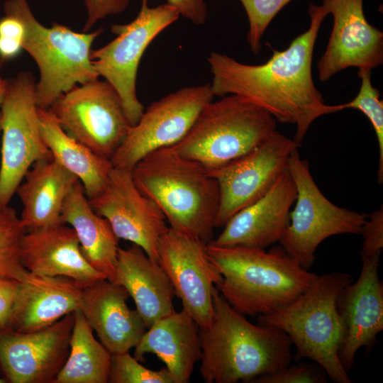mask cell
Returning <instances> with one entry per match:
<instances>
[{
    "mask_svg": "<svg viewBox=\"0 0 383 383\" xmlns=\"http://www.w3.org/2000/svg\"><path fill=\"white\" fill-rule=\"evenodd\" d=\"M249 22L248 43L254 55L262 49L264 33L275 16L292 0H240Z\"/></svg>",
    "mask_w": 383,
    "mask_h": 383,
    "instance_id": "1f68e13d",
    "label": "cell"
},
{
    "mask_svg": "<svg viewBox=\"0 0 383 383\" xmlns=\"http://www.w3.org/2000/svg\"><path fill=\"white\" fill-rule=\"evenodd\" d=\"M353 281L345 272L318 275L296 299L276 311L257 316V323L284 332L296 348L295 358H309L319 365L335 383H351L338 356L343 325L338 299Z\"/></svg>",
    "mask_w": 383,
    "mask_h": 383,
    "instance_id": "5b68a950",
    "label": "cell"
},
{
    "mask_svg": "<svg viewBox=\"0 0 383 383\" xmlns=\"http://www.w3.org/2000/svg\"><path fill=\"white\" fill-rule=\"evenodd\" d=\"M129 2L130 0H84L87 17L82 32H89L99 20L123 12Z\"/></svg>",
    "mask_w": 383,
    "mask_h": 383,
    "instance_id": "d590c367",
    "label": "cell"
},
{
    "mask_svg": "<svg viewBox=\"0 0 383 383\" xmlns=\"http://www.w3.org/2000/svg\"><path fill=\"white\" fill-rule=\"evenodd\" d=\"M206 244L170 227L159 242L158 262L182 301V309L200 329L212 321L213 294L222 279L209 258Z\"/></svg>",
    "mask_w": 383,
    "mask_h": 383,
    "instance_id": "5bb4252c",
    "label": "cell"
},
{
    "mask_svg": "<svg viewBox=\"0 0 383 383\" xmlns=\"http://www.w3.org/2000/svg\"><path fill=\"white\" fill-rule=\"evenodd\" d=\"M333 16L328 45L317 63L318 78L326 82L348 67L371 70L383 63V33L367 21L363 0H323Z\"/></svg>",
    "mask_w": 383,
    "mask_h": 383,
    "instance_id": "e0dca14e",
    "label": "cell"
},
{
    "mask_svg": "<svg viewBox=\"0 0 383 383\" xmlns=\"http://www.w3.org/2000/svg\"><path fill=\"white\" fill-rule=\"evenodd\" d=\"M167 4L196 26L203 25L206 21L208 11L204 0H167Z\"/></svg>",
    "mask_w": 383,
    "mask_h": 383,
    "instance_id": "74e56055",
    "label": "cell"
},
{
    "mask_svg": "<svg viewBox=\"0 0 383 383\" xmlns=\"http://www.w3.org/2000/svg\"><path fill=\"white\" fill-rule=\"evenodd\" d=\"M61 220L62 223L74 229L87 261L111 282L117 262L119 239L108 220L93 209L79 180L65 200Z\"/></svg>",
    "mask_w": 383,
    "mask_h": 383,
    "instance_id": "484cf974",
    "label": "cell"
},
{
    "mask_svg": "<svg viewBox=\"0 0 383 383\" xmlns=\"http://www.w3.org/2000/svg\"><path fill=\"white\" fill-rule=\"evenodd\" d=\"M213 96L206 83L181 88L151 103L111 157L113 167L131 170L150 152L177 143Z\"/></svg>",
    "mask_w": 383,
    "mask_h": 383,
    "instance_id": "7c38bea8",
    "label": "cell"
},
{
    "mask_svg": "<svg viewBox=\"0 0 383 383\" xmlns=\"http://www.w3.org/2000/svg\"><path fill=\"white\" fill-rule=\"evenodd\" d=\"M128 296L123 287L107 279L83 289L79 310L111 354L130 351L147 329L137 310L127 305Z\"/></svg>",
    "mask_w": 383,
    "mask_h": 383,
    "instance_id": "44dd1931",
    "label": "cell"
},
{
    "mask_svg": "<svg viewBox=\"0 0 383 383\" xmlns=\"http://www.w3.org/2000/svg\"><path fill=\"white\" fill-rule=\"evenodd\" d=\"M300 145L275 130L243 156L221 167L207 170L219 189L215 227H223L238 211L267 193L287 170L292 152Z\"/></svg>",
    "mask_w": 383,
    "mask_h": 383,
    "instance_id": "4fadbf2b",
    "label": "cell"
},
{
    "mask_svg": "<svg viewBox=\"0 0 383 383\" xmlns=\"http://www.w3.org/2000/svg\"><path fill=\"white\" fill-rule=\"evenodd\" d=\"M48 109L68 135L109 159L131 127L118 93L105 79L74 86Z\"/></svg>",
    "mask_w": 383,
    "mask_h": 383,
    "instance_id": "8fae6325",
    "label": "cell"
},
{
    "mask_svg": "<svg viewBox=\"0 0 383 383\" xmlns=\"http://www.w3.org/2000/svg\"><path fill=\"white\" fill-rule=\"evenodd\" d=\"M361 257L380 256L383 248V209L374 211L367 216L362 226Z\"/></svg>",
    "mask_w": 383,
    "mask_h": 383,
    "instance_id": "e575fe53",
    "label": "cell"
},
{
    "mask_svg": "<svg viewBox=\"0 0 383 383\" xmlns=\"http://www.w3.org/2000/svg\"><path fill=\"white\" fill-rule=\"evenodd\" d=\"M145 331L135 347L139 361L152 353L165 364L174 383L190 382L195 364L200 360V328L183 309L157 319Z\"/></svg>",
    "mask_w": 383,
    "mask_h": 383,
    "instance_id": "603a6c76",
    "label": "cell"
},
{
    "mask_svg": "<svg viewBox=\"0 0 383 383\" xmlns=\"http://www.w3.org/2000/svg\"><path fill=\"white\" fill-rule=\"evenodd\" d=\"M179 17L178 11L167 3L150 7L148 0H142L135 18L127 24L112 25L111 30L116 37L91 52L95 70L118 93L131 126L145 110L136 91L140 60L152 41Z\"/></svg>",
    "mask_w": 383,
    "mask_h": 383,
    "instance_id": "9c48e42d",
    "label": "cell"
},
{
    "mask_svg": "<svg viewBox=\"0 0 383 383\" xmlns=\"http://www.w3.org/2000/svg\"><path fill=\"white\" fill-rule=\"evenodd\" d=\"M4 382H6V381L4 379L0 377V383H4Z\"/></svg>",
    "mask_w": 383,
    "mask_h": 383,
    "instance_id": "ab89813d",
    "label": "cell"
},
{
    "mask_svg": "<svg viewBox=\"0 0 383 383\" xmlns=\"http://www.w3.org/2000/svg\"><path fill=\"white\" fill-rule=\"evenodd\" d=\"M109 382L174 383L166 367L160 370L145 367L129 351L111 354Z\"/></svg>",
    "mask_w": 383,
    "mask_h": 383,
    "instance_id": "4dcf8cb0",
    "label": "cell"
},
{
    "mask_svg": "<svg viewBox=\"0 0 383 383\" xmlns=\"http://www.w3.org/2000/svg\"><path fill=\"white\" fill-rule=\"evenodd\" d=\"M111 360L81 311H75L69 354L55 383H107Z\"/></svg>",
    "mask_w": 383,
    "mask_h": 383,
    "instance_id": "83f0119b",
    "label": "cell"
},
{
    "mask_svg": "<svg viewBox=\"0 0 383 383\" xmlns=\"http://www.w3.org/2000/svg\"><path fill=\"white\" fill-rule=\"evenodd\" d=\"M111 282L123 287L132 297L147 328L173 311L174 290L159 264L139 246L119 248Z\"/></svg>",
    "mask_w": 383,
    "mask_h": 383,
    "instance_id": "cb8c5ba5",
    "label": "cell"
},
{
    "mask_svg": "<svg viewBox=\"0 0 383 383\" xmlns=\"http://www.w3.org/2000/svg\"><path fill=\"white\" fill-rule=\"evenodd\" d=\"M25 28L15 16L4 13L0 18V64L17 57L23 50Z\"/></svg>",
    "mask_w": 383,
    "mask_h": 383,
    "instance_id": "836d02e7",
    "label": "cell"
},
{
    "mask_svg": "<svg viewBox=\"0 0 383 383\" xmlns=\"http://www.w3.org/2000/svg\"><path fill=\"white\" fill-rule=\"evenodd\" d=\"M267 111L237 95L210 101L186 135L170 146L206 170L221 167L243 156L276 130Z\"/></svg>",
    "mask_w": 383,
    "mask_h": 383,
    "instance_id": "52a82bcc",
    "label": "cell"
},
{
    "mask_svg": "<svg viewBox=\"0 0 383 383\" xmlns=\"http://www.w3.org/2000/svg\"><path fill=\"white\" fill-rule=\"evenodd\" d=\"M89 201L118 239L139 246L158 262L159 242L169 226L159 206L135 186L131 170L113 167L103 190Z\"/></svg>",
    "mask_w": 383,
    "mask_h": 383,
    "instance_id": "9a60e30c",
    "label": "cell"
},
{
    "mask_svg": "<svg viewBox=\"0 0 383 383\" xmlns=\"http://www.w3.org/2000/svg\"><path fill=\"white\" fill-rule=\"evenodd\" d=\"M288 171L296 189L294 209L279 243L301 267L309 270L315 252L326 238L340 234H360L367 216L340 207L321 192L310 172L309 163L294 150Z\"/></svg>",
    "mask_w": 383,
    "mask_h": 383,
    "instance_id": "ba28073f",
    "label": "cell"
},
{
    "mask_svg": "<svg viewBox=\"0 0 383 383\" xmlns=\"http://www.w3.org/2000/svg\"><path fill=\"white\" fill-rule=\"evenodd\" d=\"M74 312L32 332L0 330V365L11 383H55L69 354Z\"/></svg>",
    "mask_w": 383,
    "mask_h": 383,
    "instance_id": "2e32d148",
    "label": "cell"
},
{
    "mask_svg": "<svg viewBox=\"0 0 383 383\" xmlns=\"http://www.w3.org/2000/svg\"><path fill=\"white\" fill-rule=\"evenodd\" d=\"M131 174L140 192L159 206L170 228L206 243L211 240L219 189L204 166L166 147L145 155Z\"/></svg>",
    "mask_w": 383,
    "mask_h": 383,
    "instance_id": "277c9868",
    "label": "cell"
},
{
    "mask_svg": "<svg viewBox=\"0 0 383 383\" xmlns=\"http://www.w3.org/2000/svg\"><path fill=\"white\" fill-rule=\"evenodd\" d=\"M38 118L42 138L52 158L77 177L89 199L97 196L113 168L110 159L68 135L49 109L38 107Z\"/></svg>",
    "mask_w": 383,
    "mask_h": 383,
    "instance_id": "4316f807",
    "label": "cell"
},
{
    "mask_svg": "<svg viewBox=\"0 0 383 383\" xmlns=\"http://www.w3.org/2000/svg\"><path fill=\"white\" fill-rule=\"evenodd\" d=\"M20 260L30 273L65 277L83 289L106 279L87 261L74 229L66 223L26 231L21 242Z\"/></svg>",
    "mask_w": 383,
    "mask_h": 383,
    "instance_id": "ffe728a7",
    "label": "cell"
},
{
    "mask_svg": "<svg viewBox=\"0 0 383 383\" xmlns=\"http://www.w3.org/2000/svg\"><path fill=\"white\" fill-rule=\"evenodd\" d=\"M7 87V80L0 77V106L4 101Z\"/></svg>",
    "mask_w": 383,
    "mask_h": 383,
    "instance_id": "f35d334b",
    "label": "cell"
},
{
    "mask_svg": "<svg viewBox=\"0 0 383 383\" xmlns=\"http://www.w3.org/2000/svg\"><path fill=\"white\" fill-rule=\"evenodd\" d=\"M357 76L361 79L360 90L350 101L335 105L336 111L345 109H355L364 113L374 131L379 147L377 180L383 182V103L380 94L371 82V70H358Z\"/></svg>",
    "mask_w": 383,
    "mask_h": 383,
    "instance_id": "f546056e",
    "label": "cell"
},
{
    "mask_svg": "<svg viewBox=\"0 0 383 383\" xmlns=\"http://www.w3.org/2000/svg\"><path fill=\"white\" fill-rule=\"evenodd\" d=\"M3 8L4 13L16 16L24 26L23 50L33 57L40 71L35 89L39 108L48 109L74 86L99 79L90 55L101 28L77 33L56 23L46 27L35 17L28 0H6Z\"/></svg>",
    "mask_w": 383,
    "mask_h": 383,
    "instance_id": "8992f818",
    "label": "cell"
},
{
    "mask_svg": "<svg viewBox=\"0 0 383 383\" xmlns=\"http://www.w3.org/2000/svg\"><path fill=\"white\" fill-rule=\"evenodd\" d=\"M20 282L11 277L0 276V330L8 328Z\"/></svg>",
    "mask_w": 383,
    "mask_h": 383,
    "instance_id": "8d00e7d4",
    "label": "cell"
},
{
    "mask_svg": "<svg viewBox=\"0 0 383 383\" xmlns=\"http://www.w3.org/2000/svg\"><path fill=\"white\" fill-rule=\"evenodd\" d=\"M83 288L65 277L28 273L20 282L8 328L32 332L48 327L79 310Z\"/></svg>",
    "mask_w": 383,
    "mask_h": 383,
    "instance_id": "7402d4cb",
    "label": "cell"
},
{
    "mask_svg": "<svg viewBox=\"0 0 383 383\" xmlns=\"http://www.w3.org/2000/svg\"><path fill=\"white\" fill-rule=\"evenodd\" d=\"M26 231L13 208H0V276L22 282L28 274L20 260L21 242Z\"/></svg>",
    "mask_w": 383,
    "mask_h": 383,
    "instance_id": "f1b7e54d",
    "label": "cell"
},
{
    "mask_svg": "<svg viewBox=\"0 0 383 383\" xmlns=\"http://www.w3.org/2000/svg\"><path fill=\"white\" fill-rule=\"evenodd\" d=\"M327 374L317 363L290 365L272 374L254 379L250 383H325Z\"/></svg>",
    "mask_w": 383,
    "mask_h": 383,
    "instance_id": "d6a6232c",
    "label": "cell"
},
{
    "mask_svg": "<svg viewBox=\"0 0 383 383\" xmlns=\"http://www.w3.org/2000/svg\"><path fill=\"white\" fill-rule=\"evenodd\" d=\"M296 196L288 169L260 199L235 213L211 241L220 246L265 248L279 241Z\"/></svg>",
    "mask_w": 383,
    "mask_h": 383,
    "instance_id": "d6986e66",
    "label": "cell"
},
{
    "mask_svg": "<svg viewBox=\"0 0 383 383\" xmlns=\"http://www.w3.org/2000/svg\"><path fill=\"white\" fill-rule=\"evenodd\" d=\"M358 279L346 286L337 306L343 325L339 360L348 372L362 347L370 348L383 330V284L378 271L380 256L361 257Z\"/></svg>",
    "mask_w": 383,
    "mask_h": 383,
    "instance_id": "ac0fdd59",
    "label": "cell"
},
{
    "mask_svg": "<svg viewBox=\"0 0 383 383\" xmlns=\"http://www.w3.org/2000/svg\"><path fill=\"white\" fill-rule=\"evenodd\" d=\"M209 260L222 277L216 288L241 313L262 316L296 299L318 275L301 267L279 246L265 248L206 244Z\"/></svg>",
    "mask_w": 383,
    "mask_h": 383,
    "instance_id": "3957f363",
    "label": "cell"
},
{
    "mask_svg": "<svg viewBox=\"0 0 383 383\" xmlns=\"http://www.w3.org/2000/svg\"><path fill=\"white\" fill-rule=\"evenodd\" d=\"M1 131V113H0V133Z\"/></svg>",
    "mask_w": 383,
    "mask_h": 383,
    "instance_id": "60d3db41",
    "label": "cell"
},
{
    "mask_svg": "<svg viewBox=\"0 0 383 383\" xmlns=\"http://www.w3.org/2000/svg\"><path fill=\"white\" fill-rule=\"evenodd\" d=\"M213 316L200 329L199 371L206 383H250L291 363L292 343L282 331L249 321L214 289Z\"/></svg>",
    "mask_w": 383,
    "mask_h": 383,
    "instance_id": "7a4b0ae2",
    "label": "cell"
},
{
    "mask_svg": "<svg viewBox=\"0 0 383 383\" xmlns=\"http://www.w3.org/2000/svg\"><path fill=\"white\" fill-rule=\"evenodd\" d=\"M309 28L282 51L273 50L261 65H247L211 52L207 61L214 96L237 95L260 106L276 121L296 126L294 140L301 144L313 122L335 113L315 86L312 60L321 25L328 12L323 4H310Z\"/></svg>",
    "mask_w": 383,
    "mask_h": 383,
    "instance_id": "6da1fadb",
    "label": "cell"
},
{
    "mask_svg": "<svg viewBox=\"0 0 383 383\" xmlns=\"http://www.w3.org/2000/svg\"><path fill=\"white\" fill-rule=\"evenodd\" d=\"M35 79L28 71L7 80L0 106L2 142L0 164V208L11 199L33 165L51 158L41 135Z\"/></svg>",
    "mask_w": 383,
    "mask_h": 383,
    "instance_id": "30bf717a",
    "label": "cell"
},
{
    "mask_svg": "<svg viewBox=\"0 0 383 383\" xmlns=\"http://www.w3.org/2000/svg\"><path fill=\"white\" fill-rule=\"evenodd\" d=\"M78 180L52 157L35 162L16 191L26 231L62 223L63 204Z\"/></svg>",
    "mask_w": 383,
    "mask_h": 383,
    "instance_id": "d4e9b609",
    "label": "cell"
}]
</instances>
